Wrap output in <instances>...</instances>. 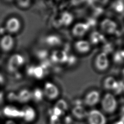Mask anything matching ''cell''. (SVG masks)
<instances>
[{
    "label": "cell",
    "mask_w": 124,
    "mask_h": 124,
    "mask_svg": "<svg viewBox=\"0 0 124 124\" xmlns=\"http://www.w3.org/2000/svg\"><path fill=\"white\" fill-rule=\"evenodd\" d=\"M73 116L79 120H82L87 117L88 112L81 106H75L72 110Z\"/></svg>",
    "instance_id": "cell-15"
},
{
    "label": "cell",
    "mask_w": 124,
    "mask_h": 124,
    "mask_svg": "<svg viewBox=\"0 0 124 124\" xmlns=\"http://www.w3.org/2000/svg\"><path fill=\"white\" fill-rule=\"evenodd\" d=\"M124 83L122 81H117L116 87L113 91L116 94L121 93L124 92Z\"/></svg>",
    "instance_id": "cell-25"
},
{
    "label": "cell",
    "mask_w": 124,
    "mask_h": 124,
    "mask_svg": "<svg viewBox=\"0 0 124 124\" xmlns=\"http://www.w3.org/2000/svg\"><path fill=\"white\" fill-rule=\"evenodd\" d=\"M122 75L123 76V77L124 78V69H123V71H122Z\"/></svg>",
    "instance_id": "cell-37"
},
{
    "label": "cell",
    "mask_w": 124,
    "mask_h": 124,
    "mask_svg": "<svg viewBox=\"0 0 124 124\" xmlns=\"http://www.w3.org/2000/svg\"><path fill=\"white\" fill-rule=\"evenodd\" d=\"M46 44L51 46H54L59 45L61 43L60 38L57 35H50L46 39Z\"/></svg>",
    "instance_id": "cell-20"
},
{
    "label": "cell",
    "mask_w": 124,
    "mask_h": 124,
    "mask_svg": "<svg viewBox=\"0 0 124 124\" xmlns=\"http://www.w3.org/2000/svg\"><path fill=\"white\" fill-rule=\"evenodd\" d=\"M33 75L36 78H40L43 75V70L41 67L37 66L33 68Z\"/></svg>",
    "instance_id": "cell-27"
},
{
    "label": "cell",
    "mask_w": 124,
    "mask_h": 124,
    "mask_svg": "<svg viewBox=\"0 0 124 124\" xmlns=\"http://www.w3.org/2000/svg\"><path fill=\"white\" fill-rule=\"evenodd\" d=\"M113 124H124V122L120 120L119 121H117L115 123H114Z\"/></svg>",
    "instance_id": "cell-34"
},
{
    "label": "cell",
    "mask_w": 124,
    "mask_h": 124,
    "mask_svg": "<svg viewBox=\"0 0 124 124\" xmlns=\"http://www.w3.org/2000/svg\"><path fill=\"white\" fill-rule=\"evenodd\" d=\"M113 50V46L111 44L109 43H104V45L103 47V51L102 52L106 54L107 55L108 53H110Z\"/></svg>",
    "instance_id": "cell-26"
},
{
    "label": "cell",
    "mask_w": 124,
    "mask_h": 124,
    "mask_svg": "<svg viewBox=\"0 0 124 124\" xmlns=\"http://www.w3.org/2000/svg\"><path fill=\"white\" fill-rule=\"evenodd\" d=\"M44 96L43 89L37 88L31 92V98L36 102L41 101Z\"/></svg>",
    "instance_id": "cell-21"
},
{
    "label": "cell",
    "mask_w": 124,
    "mask_h": 124,
    "mask_svg": "<svg viewBox=\"0 0 124 124\" xmlns=\"http://www.w3.org/2000/svg\"><path fill=\"white\" fill-rule=\"evenodd\" d=\"M112 7L115 12L122 13L124 11V2L123 0L114 1L112 3Z\"/></svg>",
    "instance_id": "cell-22"
},
{
    "label": "cell",
    "mask_w": 124,
    "mask_h": 124,
    "mask_svg": "<svg viewBox=\"0 0 124 124\" xmlns=\"http://www.w3.org/2000/svg\"><path fill=\"white\" fill-rule=\"evenodd\" d=\"M13 37L10 34L4 35L0 40V47L5 52L11 51L14 46Z\"/></svg>",
    "instance_id": "cell-7"
},
{
    "label": "cell",
    "mask_w": 124,
    "mask_h": 124,
    "mask_svg": "<svg viewBox=\"0 0 124 124\" xmlns=\"http://www.w3.org/2000/svg\"><path fill=\"white\" fill-rule=\"evenodd\" d=\"M103 12V9L100 7H96L94 8L93 14L95 16H98Z\"/></svg>",
    "instance_id": "cell-31"
},
{
    "label": "cell",
    "mask_w": 124,
    "mask_h": 124,
    "mask_svg": "<svg viewBox=\"0 0 124 124\" xmlns=\"http://www.w3.org/2000/svg\"><path fill=\"white\" fill-rule=\"evenodd\" d=\"M17 5L21 8H27L31 3V0H18L16 1Z\"/></svg>",
    "instance_id": "cell-28"
},
{
    "label": "cell",
    "mask_w": 124,
    "mask_h": 124,
    "mask_svg": "<svg viewBox=\"0 0 124 124\" xmlns=\"http://www.w3.org/2000/svg\"><path fill=\"white\" fill-rule=\"evenodd\" d=\"M22 111V118L28 123L31 122L34 120L36 118V114L35 109L31 106H27L24 107Z\"/></svg>",
    "instance_id": "cell-12"
},
{
    "label": "cell",
    "mask_w": 124,
    "mask_h": 124,
    "mask_svg": "<svg viewBox=\"0 0 124 124\" xmlns=\"http://www.w3.org/2000/svg\"><path fill=\"white\" fill-rule=\"evenodd\" d=\"M24 62L25 59L22 55L15 53L12 55L8 61L7 69L10 72H15L23 66Z\"/></svg>",
    "instance_id": "cell-2"
},
{
    "label": "cell",
    "mask_w": 124,
    "mask_h": 124,
    "mask_svg": "<svg viewBox=\"0 0 124 124\" xmlns=\"http://www.w3.org/2000/svg\"><path fill=\"white\" fill-rule=\"evenodd\" d=\"M95 64L96 68L99 70L104 71L107 69L109 65L108 55L102 52L98 54L95 59Z\"/></svg>",
    "instance_id": "cell-8"
},
{
    "label": "cell",
    "mask_w": 124,
    "mask_h": 124,
    "mask_svg": "<svg viewBox=\"0 0 124 124\" xmlns=\"http://www.w3.org/2000/svg\"><path fill=\"white\" fill-rule=\"evenodd\" d=\"M87 118L88 124H106L107 123L105 115L97 109H93L89 112Z\"/></svg>",
    "instance_id": "cell-4"
},
{
    "label": "cell",
    "mask_w": 124,
    "mask_h": 124,
    "mask_svg": "<svg viewBox=\"0 0 124 124\" xmlns=\"http://www.w3.org/2000/svg\"><path fill=\"white\" fill-rule=\"evenodd\" d=\"M2 98V94H1V93H0V102L1 101Z\"/></svg>",
    "instance_id": "cell-36"
},
{
    "label": "cell",
    "mask_w": 124,
    "mask_h": 124,
    "mask_svg": "<svg viewBox=\"0 0 124 124\" xmlns=\"http://www.w3.org/2000/svg\"><path fill=\"white\" fill-rule=\"evenodd\" d=\"M100 28L103 31L109 34H115L117 31L116 23L109 18H105L101 21Z\"/></svg>",
    "instance_id": "cell-6"
},
{
    "label": "cell",
    "mask_w": 124,
    "mask_h": 124,
    "mask_svg": "<svg viewBox=\"0 0 124 124\" xmlns=\"http://www.w3.org/2000/svg\"><path fill=\"white\" fill-rule=\"evenodd\" d=\"M86 23L88 25V26L90 28L94 26L96 24V21L94 18H89V19H88Z\"/></svg>",
    "instance_id": "cell-30"
},
{
    "label": "cell",
    "mask_w": 124,
    "mask_h": 124,
    "mask_svg": "<svg viewBox=\"0 0 124 124\" xmlns=\"http://www.w3.org/2000/svg\"><path fill=\"white\" fill-rule=\"evenodd\" d=\"M75 47L78 52L86 53L90 51L91 49V44L90 42L87 40H79L76 42Z\"/></svg>",
    "instance_id": "cell-14"
},
{
    "label": "cell",
    "mask_w": 124,
    "mask_h": 124,
    "mask_svg": "<svg viewBox=\"0 0 124 124\" xmlns=\"http://www.w3.org/2000/svg\"><path fill=\"white\" fill-rule=\"evenodd\" d=\"M113 61L117 63H122L124 62V50L116 51L113 55Z\"/></svg>",
    "instance_id": "cell-23"
},
{
    "label": "cell",
    "mask_w": 124,
    "mask_h": 124,
    "mask_svg": "<svg viewBox=\"0 0 124 124\" xmlns=\"http://www.w3.org/2000/svg\"><path fill=\"white\" fill-rule=\"evenodd\" d=\"M5 124H16L14 121L10 120V121H8L7 122H6Z\"/></svg>",
    "instance_id": "cell-35"
},
{
    "label": "cell",
    "mask_w": 124,
    "mask_h": 124,
    "mask_svg": "<svg viewBox=\"0 0 124 124\" xmlns=\"http://www.w3.org/2000/svg\"><path fill=\"white\" fill-rule=\"evenodd\" d=\"M31 99V92L27 89H23L17 94V100L21 103H25Z\"/></svg>",
    "instance_id": "cell-17"
},
{
    "label": "cell",
    "mask_w": 124,
    "mask_h": 124,
    "mask_svg": "<svg viewBox=\"0 0 124 124\" xmlns=\"http://www.w3.org/2000/svg\"><path fill=\"white\" fill-rule=\"evenodd\" d=\"M90 41L93 44L96 45L100 43H104L106 42V38L102 33L95 31L91 33L90 35Z\"/></svg>",
    "instance_id": "cell-16"
},
{
    "label": "cell",
    "mask_w": 124,
    "mask_h": 124,
    "mask_svg": "<svg viewBox=\"0 0 124 124\" xmlns=\"http://www.w3.org/2000/svg\"><path fill=\"white\" fill-rule=\"evenodd\" d=\"M68 55L67 53L63 50H55L51 56L53 62L59 63L66 62L67 61Z\"/></svg>",
    "instance_id": "cell-11"
},
{
    "label": "cell",
    "mask_w": 124,
    "mask_h": 124,
    "mask_svg": "<svg viewBox=\"0 0 124 124\" xmlns=\"http://www.w3.org/2000/svg\"><path fill=\"white\" fill-rule=\"evenodd\" d=\"M76 58L73 56H71L70 57L68 56L67 61L66 62H68V63L70 64H73L76 62Z\"/></svg>",
    "instance_id": "cell-32"
},
{
    "label": "cell",
    "mask_w": 124,
    "mask_h": 124,
    "mask_svg": "<svg viewBox=\"0 0 124 124\" xmlns=\"http://www.w3.org/2000/svg\"><path fill=\"white\" fill-rule=\"evenodd\" d=\"M117 81L112 77H107L104 81V87L105 89L109 90H114Z\"/></svg>",
    "instance_id": "cell-19"
},
{
    "label": "cell",
    "mask_w": 124,
    "mask_h": 124,
    "mask_svg": "<svg viewBox=\"0 0 124 124\" xmlns=\"http://www.w3.org/2000/svg\"><path fill=\"white\" fill-rule=\"evenodd\" d=\"M120 116H121L120 120L124 122V106H123L121 109Z\"/></svg>",
    "instance_id": "cell-33"
},
{
    "label": "cell",
    "mask_w": 124,
    "mask_h": 124,
    "mask_svg": "<svg viewBox=\"0 0 124 124\" xmlns=\"http://www.w3.org/2000/svg\"><path fill=\"white\" fill-rule=\"evenodd\" d=\"M73 20V15L68 12H64L62 13L60 17L61 24L62 25L67 26L70 25Z\"/></svg>",
    "instance_id": "cell-18"
},
{
    "label": "cell",
    "mask_w": 124,
    "mask_h": 124,
    "mask_svg": "<svg viewBox=\"0 0 124 124\" xmlns=\"http://www.w3.org/2000/svg\"><path fill=\"white\" fill-rule=\"evenodd\" d=\"M50 124H62L59 117L52 114L50 118Z\"/></svg>",
    "instance_id": "cell-29"
},
{
    "label": "cell",
    "mask_w": 124,
    "mask_h": 124,
    "mask_svg": "<svg viewBox=\"0 0 124 124\" xmlns=\"http://www.w3.org/2000/svg\"><path fill=\"white\" fill-rule=\"evenodd\" d=\"M21 24L20 20L16 17L9 18L5 23V30L10 34L16 33L19 31Z\"/></svg>",
    "instance_id": "cell-5"
},
{
    "label": "cell",
    "mask_w": 124,
    "mask_h": 124,
    "mask_svg": "<svg viewBox=\"0 0 124 124\" xmlns=\"http://www.w3.org/2000/svg\"><path fill=\"white\" fill-rule=\"evenodd\" d=\"M3 114L7 117L17 118L22 117L21 110L12 106H6L3 110Z\"/></svg>",
    "instance_id": "cell-13"
},
{
    "label": "cell",
    "mask_w": 124,
    "mask_h": 124,
    "mask_svg": "<svg viewBox=\"0 0 124 124\" xmlns=\"http://www.w3.org/2000/svg\"></svg>",
    "instance_id": "cell-38"
},
{
    "label": "cell",
    "mask_w": 124,
    "mask_h": 124,
    "mask_svg": "<svg viewBox=\"0 0 124 124\" xmlns=\"http://www.w3.org/2000/svg\"><path fill=\"white\" fill-rule=\"evenodd\" d=\"M89 29V27L86 23L79 22L74 25L72 30V32L75 36L80 37L84 36Z\"/></svg>",
    "instance_id": "cell-9"
},
{
    "label": "cell",
    "mask_w": 124,
    "mask_h": 124,
    "mask_svg": "<svg viewBox=\"0 0 124 124\" xmlns=\"http://www.w3.org/2000/svg\"><path fill=\"white\" fill-rule=\"evenodd\" d=\"M54 107L61 110L62 112H64L67 109L68 105L64 100L61 99H59L56 102Z\"/></svg>",
    "instance_id": "cell-24"
},
{
    "label": "cell",
    "mask_w": 124,
    "mask_h": 124,
    "mask_svg": "<svg viewBox=\"0 0 124 124\" xmlns=\"http://www.w3.org/2000/svg\"><path fill=\"white\" fill-rule=\"evenodd\" d=\"M101 106L105 112L108 114L113 113L117 107V102L114 95L110 93L105 94L101 101Z\"/></svg>",
    "instance_id": "cell-1"
},
{
    "label": "cell",
    "mask_w": 124,
    "mask_h": 124,
    "mask_svg": "<svg viewBox=\"0 0 124 124\" xmlns=\"http://www.w3.org/2000/svg\"><path fill=\"white\" fill-rule=\"evenodd\" d=\"M43 91L44 96L49 100L56 99L60 94L58 87L51 82H46L45 83Z\"/></svg>",
    "instance_id": "cell-3"
},
{
    "label": "cell",
    "mask_w": 124,
    "mask_h": 124,
    "mask_svg": "<svg viewBox=\"0 0 124 124\" xmlns=\"http://www.w3.org/2000/svg\"><path fill=\"white\" fill-rule=\"evenodd\" d=\"M100 100V94L97 91L93 90L88 93L84 98L85 104L88 106H93L97 104Z\"/></svg>",
    "instance_id": "cell-10"
}]
</instances>
